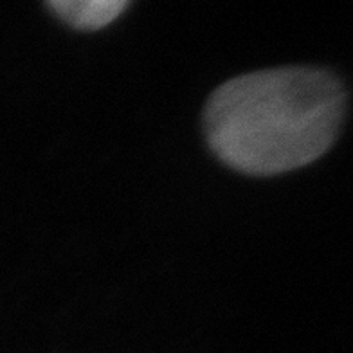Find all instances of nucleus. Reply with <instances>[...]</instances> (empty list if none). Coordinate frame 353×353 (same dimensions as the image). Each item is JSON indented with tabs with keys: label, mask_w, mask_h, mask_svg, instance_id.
Here are the masks:
<instances>
[{
	"label": "nucleus",
	"mask_w": 353,
	"mask_h": 353,
	"mask_svg": "<svg viewBox=\"0 0 353 353\" xmlns=\"http://www.w3.org/2000/svg\"><path fill=\"white\" fill-rule=\"evenodd\" d=\"M346 88L328 69L285 65L234 76L205 101L202 126L220 163L272 176L314 163L334 146Z\"/></svg>",
	"instance_id": "nucleus-1"
},
{
	"label": "nucleus",
	"mask_w": 353,
	"mask_h": 353,
	"mask_svg": "<svg viewBox=\"0 0 353 353\" xmlns=\"http://www.w3.org/2000/svg\"><path fill=\"white\" fill-rule=\"evenodd\" d=\"M54 11L70 28L81 31H96L112 23L130 6L126 0H54L49 2Z\"/></svg>",
	"instance_id": "nucleus-2"
}]
</instances>
